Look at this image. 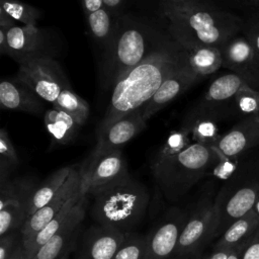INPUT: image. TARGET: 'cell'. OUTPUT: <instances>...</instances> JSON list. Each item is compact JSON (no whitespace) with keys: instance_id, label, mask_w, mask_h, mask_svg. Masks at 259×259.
<instances>
[{"instance_id":"obj_14","label":"cell","mask_w":259,"mask_h":259,"mask_svg":"<svg viewBox=\"0 0 259 259\" xmlns=\"http://www.w3.org/2000/svg\"><path fill=\"white\" fill-rule=\"evenodd\" d=\"M124 238L125 233L117 229L92 226L83 236L77 259H113Z\"/></svg>"},{"instance_id":"obj_1","label":"cell","mask_w":259,"mask_h":259,"mask_svg":"<svg viewBox=\"0 0 259 259\" xmlns=\"http://www.w3.org/2000/svg\"><path fill=\"white\" fill-rule=\"evenodd\" d=\"M163 13L172 33L190 50L200 46L221 49L244 27L238 16L202 0H164Z\"/></svg>"},{"instance_id":"obj_42","label":"cell","mask_w":259,"mask_h":259,"mask_svg":"<svg viewBox=\"0 0 259 259\" xmlns=\"http://www.w3.org/2000/svg\"><path fill=\"white\" fill-rule=\"evenodd\" d=\"M9 259H28L26 250L22 244V241L17 245L16 249L14 250L13 254L10 256Z\"/></svg>"},{"instance_id":"obj_21","label":"cell","mask_w":259,"mask_h":259,"mask_svg":"<svg viewBox=\"0 0 259 259\" xmlns=\"http://www.w3.org/2000/svg\"><path fill=\"white\" fill-rule=\"evenodd\" d=\"M74 167L75 165L65 166L54 171L39 185L36 186L30 198L28 217L49 203L61 191Z\"/></svg>"},{"instance_id":"obj_26","label":"cell","mask_w":259,"mask_h":259,"mask_svg":"<svg viewBox=\"0 0 259 259\" xmlns=\"http://www.w3.org/2000/svg\"><path fill=\"white\" fill-rule=\"evenodd\" d=\"M53 105L54 108L65 111L71 115L80 126L84 124L90 112L88 103L73 92L69 87L64 88L61 91Z\"/></svg>"},{"instance_id":"obj_13","label":"cell","mask_w":259,"mask_h":259,"mask_svg":"<svg viewBox=\"0 0 259 259\" xmlns=\"http://www.w3.org/2000/svg\"><path fill=\"white\" fill-rule=\"evenodd\" d=\"M87 195H83L71 208L65 225L34 254L31 259H60L74 242L84 220Z\"/></svg>"},{"instance_id":"obj_30","label":"cell","mask_w":259,"mask_h":259,"mask_svg":"<svg viewBox=\"0 0 259 259\" xmlns=\"http://www.w3.org/2000/svg\"><path fill=\"white\" fill-rule=\"evenodd\" d=\"M87 23L91 34L95 38L106 40L109 37L112 29V20L111 13L105 7L88 14Z\"/></svg>"},{"instance_id":"obj_31","label":"cell","mask_w":259,"mask_h":259,"mask_svg":"<svg viewBox=\"0 0 259 259\" xmlns=\"http://www.w3.org/2000/svg\"><path fill=\"white\" fill-rule=\"evenodd\" d=\"M238 110L246 115H259V91L255 90L248 85L240 89L234 96Z\"/></svg>"},{"instance_id":"obj_2","label":"cell","mask_w":259,"mask_h":259,"mask_svg":"<svg viewBox=\"0 0 259 259\" xmlns=\"http://www.w3.org/2000/svg\"><path fill=\"white\" fill-rule=\"evenodd\" d=\"M178 66H180L179 58L166 50L146 56L139 65L115 84L97 136L123 116L143 108L156 93L164 79Z\"/></svg>"},{"instance_id":"obj_15","label":"cell","mask_w":259,"mask_h":259,"mask_svg":"<svg viewBox=\"0 0 259 259\" xmlns=\"http://www.w3.org/2000/svg\"><path fill=\"white\" fill-rule=\"evenodd\" d=\"M198 77L199 76L195 74L188 65H180L174 69L164 79L156 93L143 107L144 119H149L175 97L184 92L198 79Z\"/></svg>"},{"instance_id":"obj_4","label":"cell","mask_w":259,"mask_h":259,"mask_svg":"<svg viewBox=\"0 0 259 259\" xmlns=\"http://www.w3.org/2000/svg\"><path fill=\"white\" fill-rule=\"evenodd\" d=\"M217 160L212 147L194 143L175 156L156 158L152 170L164 195L174 201L185 195Z\"/></svg>"},{"instance_id":"obj_41","label":"cell","mask_w":259,"mask_h":259,"mask_svg":"<svg viewBox=\"0 0 259 259\" xmlns=\"http://www.w3.org/2000/svg\"><path fill=\"white\" fill-rule=\"evenodd\" d=\"M0 53L9 55V48L7 42V36H6V28L0 27Z\"/></svg>"},{"instance_id":"obj_46","label":"cell","mask_w":259,"mask_h":259,"mask_svg":"<svg viewBox=\"0 0 259 259\" xmlns=\"http://www.w3.org/2000/svg\"><path fill=\"white\" fill-rule=\"evenodd\" d=\"M251 2H253V3H255V4H259V0H250Z\"/></svg>"},{"instance_id":"obj_34","label":"cell","mask_w":259,"mask_h":259,"mask_svg":"<svg viewBox=\"0 0 259 259\" xmlns=\"http://www.w3.org/2000/svg\"><path fill=\"white\" fill-rule=\"evenodd\" d=\"M21 241V230L13 231L0 236V259H9Z\"/></svg>"},{"instance_id":"obj_25","label":"cell","mask_w":259,"mask_h":259,"mask_svg":"<svg viewBox=\"0 0 259 259\" xmlns=\"http://www.w3.org/2000/svg\"><path fill=\"white\" fill-rule=\"evenodd\" d=\"M247 83L237 74L230 73L217 78L208 87L205 99L210 102L225 101L234 97ZM250 87V86H249Z\"/></svg>"},{"instance_id":"obj_22","label":"cell","mask_w":259,"mask_h":259,"mask_svg":"<svg viewBox=\"0 0 259 259\" xmlns=\"http://www.w3.org/2000/svg\"><path fill=\"white\" fill-rule=\"evenodd\" d=\"M259 227V217L252 209L234 222L221 236L214 247H236L248 240Z\"/></svg>"},{"instance_id":"obj_3","label":"cell","mask_w":259,"mask_h":259,"mask_svg":"<svg viewBox=\"0 0 259 259\" xmlns=\"http://www.w3.org/2000/svg\"><path fill=\"white\" fill-rule=\"evenodd\" d=\"M92 215L98 225L132 233L146 214L149 193L130 174L93 195Z\"/></svg>"},{"instance_id":"obj_5","label":"cell","mask_w":259,"mask_h":259,"mask_svg":"<svg viewBox=\"0 0 259 259\" xmlns=\"http://www.w3.org/2000/svg\"><path fill=\"white\" fill-rule=\"evenodd\" d=\"M36 186L28 177L0 181V236L21 230L28 218L30 198Z\"/></svg>"},{"instance_id":"obj_45","label":"cell","mask_w":259,"mask_h":259,"mask_svg":"<svg viewBox=\"0 0 259 259\" xmlns=\"http://www.w3.org/2000/svg\"><path fill=\"white\" fill-rule=\"evenodd\" d=\"M173 259H196V258L191 256H175Z\"/></svg>"},{"instance_id":"obj_11","label":"cell","mask_w":259,"mask_h":259,"mask_svg":"<svg viewBox=\"0 0 259 259\" xmlns=\"http://www.w3.org/2000/svg\"><path fill=\"white\" fill-rule=\"evenodd\" d=\"M223 67L239 75L248 86L259 91V55L244 35H236L221 49Z\"/></svg>"},{"instance_id":"obj_29","label":"cell","mask_w":259,"mask_h":259,"mask_svg":"<svg viewBox=\"0 0 259 259\" xmlns=\"http://www.w3.org/2000/svg\"><path fill=\"white\" fill-rule=\"evenodd\" d=\"M147 235L126 233L113 259H145Z\"/></svg>"},{"instance_id":"obj_27","label":"cell","mask_w":259,"mask_h":259,"mask_svg":"<svg viewBox=\"0 0 259 259\" xmlns=\"http://www.w3.org/2000/svg\"><path fill=\"white\" fill-rule=\"evenodd\" d=\"M0 9L14 21L25 25H35L40 11L35 7L20 0H0Z\"/></svg>"},{"instance_id":"obj_6","label":"cell","mask_w":259,"mask_h":259,"mask_svg":"<svg viewBox=\"0 0 259 259\" xmlns=\"http://www.w3.org/2000/svg\"><path fill=\"white\" fill-rule=\"evenodd\" d=\"M16 78L29 86L42 100L53 104L67 87L59 64L47 56L22 59Z\"/></svg>"},{"instance_id":"obj_40","label":"cell","mask_w":259,"mask_h":259,"mask_svg":"<svg viewBox=\"0 0 259 259\" xmlns=\"http://www.w3.org/2000/svg\"><path fill=\"white\" fill-rule=\"evenodd\" d=\"M250 238H251V237H250ZM250 238H249L248 240H246L245 242H243V243L237 245V246L234 248V250L232 251V253L230 254V256L228 257V259H242V257H243V252H244V250H245V248H246V246H247V244H248Z\"/></svg>"},{"instance_id":"obj_9","label":"cell","mask_w":259,"mask_h":259,"mask_svg":"<svg viewBox=\"0 0 259 259\" xmlns=\"http://www.w3.org/2000/svg\"><path fill=\"white\" fill-rule=\"evenodd\" d=\"M187 218L181 209L169 210L147 235L145 259H173Z\"/></svg>"},{"instance_id":"obj_38","label":"cell","mask_w":259,"mask_h":259,"mask_svg":"<svg viewBox=\"0 0 259 259\" xmlns=\"http://www.w3.org/2000/svg\"><path fill=\"white\" fill-rule=\"evenodd\" d=\"M235 247H214L213 251L205 259H228Z\"/></svg>"},{"instance_id":"obj_8","label":"cell","mask_w":259,"mask_h":259,"mask_svg":"<svg viewBox=\"0 0 259 259\" xmlns=\"http://www.w3.org/2000/svg\"><path fill=\"white\" fill-rule=\"evenodd\" d=\"M79 170L81 192L92 196L128 175L121 150L99 155L91 153Z\"/></svg>"},{"instance_id":"obj_28","label":"cell","mask_w":259,"mask_h":259,"mask_svg":"<svg viewBox=\"0 0 259 259\" xmlns=\"http://www.w3.org/2000/svg\"><path fill=\"white\" fill-rule=\"evenodd\" d=\"M19 159L8 133L0 131V181L10 178V174L18 167Z\"/></svg>"},{"instance_id":"obj_12","label":"cell","mask_w":259,"mask_h":259,"mask_svg":"<svg viewBox=\"0 0 259 259\" xmlns=\"http://www.w3.org/2000/svg\"><path fill=\"white\" fill-rule=\"evenodd\" d=\"M145 50V38L140 30L130 28L118 35L109 67V77L114 85L146 58Z\"/></svg>"},{"instance_id":"obj_35","label":"cell","mask_w":259,"mask_h":259,"mask_svg":"<svg viewBox=\"0 0 259 259\" xmlns=\"http://www.w3.org/2000/svg\"><path fill=\"white\" fill-rule=\"evenodd\" d=\"M243 30L245 31V37L253 48V50L259 55V13L253 15L247 22L244 23Z\"/></svg>"},{"instance_id":"obj_16","label":"cell","mask_w":259,"mask_h":259,"mask_svg":"<svg viewBox=\"0 0 259 259\" xmlns=\"http://www.w3.org/2000/svg\"><path fill=\"white\" fill-rule=\"evenodd\" d=\"M145 126L146 120L143 117V108H139L123 116L97 136V143L92 153L99 155L120 150Z\"/></svg>"},{"instance_id":"obj_10","label":"cell","mask_w":259,"mask_h":259,"mask_svg":"<svg viewBox=\"0 0 259 259\" xmlns=\"http://www.w3.org/2000/svg\"><path fill=\"white\" fill-rule=\"evenodd\" d=\"M81 193L80 170L75 165L68 180L61 191L46 205L32 213L21 228L22 243L30 240L35 234L42 230L53 219H55L64 207Z\"/></svg>"},{"instance_id":"obj_17","label":"cell","mask_w":259,"mask_h":259,"mask_svg":"<svg viewBox=\"0 0 259 259\" xmlns=\"http://www.w3.org/2000/svg\"><path fill=\"white\" fill-rule=\"evenodd\" d=\"M259 145V115L246 116L214 145L229 158H235Z\"/></svg>"},{"instance_id":"obj_36","label":"cell","mask_w":259,"mask_h":259,"mask_svg":"<svg viewBox=\"0 0 259 259\" xmlns=\"http://www.w3.org/2000/svg\"><path fill=\"white\" fill-rule=\"evenodd\" d=\"M213 150L215 151L218 157H219V163L217 165V167L214 168V174L219 177L225 178L227 176H229L235 169V164L231 161L232 158H229L227 156H225L222 152L219 151V149L215 146H212Z\"/></svg>"},{"instance_id":"obj_23","label":"cell","mask_w":259,"mask_h":259,"mask_svg":"<svg viewBox=\"0 0 259 259\" xmlns=\"http://www.w3.org/2000/svg\"><path fill=\"white\" fill-rule=\"evenodd\" d=\"M45 125L51 137L59 144L71 142L80 126L71 115L57 108L46 112Z\"/></svg>"},{"instance_id":"obj_32","label":"cell","mask_w":259,"mask_h":259,"mask_svg":"<svg viewBox=\"0 0 259 259\" xmlns=\"http://www.w3.org/2000/svg\"><path fill=\"white\" fill-rule=\"evenodd\" d=\"M189 131L188 130H181V131H174L168 137L166 143L162 147L161 151L159 152L157 158L163 159L177 155L185 148L189 146Z\"/></svg>"},{"instance_id":"obj_24","label":"cell","mask_w":259,"mask_h":259,"mask_svg":"<svg viewBox=\"0 0 259 259\" xmlns=\"http://www.w3.org/2000/svg\"><path fill=\"white\" fill-rule=\"evenodd\" d=\"M188 66L199 77L212 74L223 66L221 50L211 46L194 48L190 50Z\"/></svg>"},{"instance_id":"obj_37","label":"cell","mask_w":259,"mask_h":259,"mask_svg":"<svg viewBox=\"0 0 259 259\" xmlns=\"http://www.w3.org/2000/svg\"><path fill=\"white\" fill-rule=\"evenodd\" d=\"M242 259H259V227L251 236L243 252Z\"/></svg>"},{"instance_id":"obj_33","label":"cell","mask_w":259,"mask_h":259,"mask_svg":"<svg viewBox=\"0 0 259 259\" xmlns=\"http://www.w3.org/2000/svg\"><path fill=\"white\" fill-rule=\"evenodd\" d=\"M195 143L212 147L217 144L221 136L215 123L209 119H203L195 123L191 131Z\"/></svg>"},{"instance_id":"obj_44","label":"cell","mask_w":259,"mask_h":259,"mask_svg":"<svg viewBox=\"0 0 259 259\" xmlns=\"http://www.w3.org/2000/svg\"><path fill=\"white\" fill-rule=\"evenodd\" d=\"M253 210H254V211H255V213L259 217V193H258V196H257L256 202H255V204H254Z\"/></svg>"},{"instance_id":"obj_18","label":"cell","mask_w":259,"mask_h":259,"mask_svg":"<svg viewBox=\"0 0 259 259\" xmlns=\"http://www.w3.org/2000/svg\"><path fill=\"white\" fill-rule=\"evenodd\" d=\"M259 193V181L243 186L235 191L226 201L218 198L219 225L217 235L225 232L234 222L251 211Z\"/></svg>"},{"instance_id":"obj_39","label":"cell","mask_w":259,"mask_h":259,"mask_svg":"<svg viewBox=\"0 0 259 259\" xmlns=\"http://www.w3.org/2000/svg\"><path fill=\"white\" fill-rule=\"evenodd\" d=\"M86 16L103 7V0H81Z\"/></svg>"},{"instance_id":"obj_20","label":"cell","mask_w":259,"mask_h":259,"mask_svg":"<svg viewBox=\"0 0 259 259\" xmlns=\"http://www.w3.org/2000/svg\"><path fill=\"white\" fill-rule=\"evenodd\" d=\"M9 56L17 61L37 56L41 47V32L36 25H16L6 28Z\"/></svg>"},{"instance_id":"obj_19","label":"cell","mask_w":259,"mask_h":259,"mask_svg":"<svg viewBox=\"0 0 259 259\" xmlns=\"http://www.w3.org/2000/svg\"><path fill=\"white\" fill-rule=\"evenodd\" d=\"M40 97L17 78L0 83V105L4 109L36 113L42 107Z\"/></svg>"},{"instance_id":"obj_47","label":"cell","mask_w":259,"mask_h":259,"mask_svg":"<svg viewBox=\"0 0 259 259\" xmlns=\"http://www.w3.org/2000/svg\"><path fill=\"white\" fill-rule=\"evenodd\" d=\"M60 259H69V257L66 256V255H64V256H62Z\"/></svg>"},{"instance_id":"obj_7","label":"cell","mask_w":259,"mask_h":259,"mask_svg":"<svg viewBox=\"0 0 259 259\" xmlns=\"http://www.w3.org/2000/svg\"><path fill=\"white\" fill-rule=\"evenodd\" d=\"M218 225L217 203L208 199L199 201L181 231L175 256L197 258L205 244L217 236Z\"/></svg>"},{"instance_id":"obj_43","label":"cell","mask_w":259,"mask_h":259,"mask_svg":"<svg viewBox=\"0 0 259 259\" xmlns=\"http://www.w3.org/2000/svg\"><path fill=\"white\" fill-rule=\"evenodd\" d=\"M123 0H103V7H105L111 14L117 10Z\"/></svg>"}]
</instances>
